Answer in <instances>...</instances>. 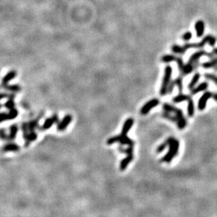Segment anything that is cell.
Segmentation results:
<instances>
[{"label":"cell","instance_id":"6da1fadb","mask_svg":"<svg viewBox=\"0 0 217 217\" xmlns=\"http://www.w3.org/2000/svg\"><path fill=\"white\" fill-rule=\"evenodd\" d=\"M207 43H209V45L211 46V47H214L215 45V43H216V38L211 35H207L205 37H204L201 42H198V43H187L183 47L179 45H174L172 47V51L175 54H183L187 50L191 49V48H193V49L202 48Z\"/></svg>","mask_w":217,"mask_h":217},{"label":"cell","instance_id":"7a4b0ae2","mask_svg":"<svg viewBox=\"0 0 217 217\" xmlns=\"http://www.w3.org/2000/svg\"><path fill=\"white\" fill-rule=\"evenodd\" d=\"M162 108L165 110L166 112H170V113H173L175 115L176 118H177V123L178 125V128L179 129H183L186 127L187 122H186V119L184 116L182 110L181 109L177 108V107L173 106V105H170L168 103H164L162 105Z\"/></svg>","mask_w":217,"mask_h":217},{"label":"cell","instance_id":"3957f363","mask_svg":"<svg viewBox=\"0 0 217 217\" xmlns=\"http://www.w3.org/2000/svg\"><path fill=\"white\" fill-rule=\"evenodd\" d=\"M167 141L168 142L170 150H169L168 153L161 159V162L170 163L178 154L180 144H179V141L173 137L168 138L167 139Z\"/></svg>","mask_w":217,"mask_h":217},{"label":"cell","instance_id":"277c9868","mask_svg":"<svg viewBox=\"0 0 217 217\" xmlns=\"http://www.w3.org/2000/svg\"><path fill=\"white\" fill-rule=\"evenodd\" d=\"M172 68L170 66H166L165 69V74H164L163 79H162V82L161 84V88H160V95L162 96H164L166 94L168 93V88L171 82V78H172Z\"/></svg>","mask_w":217,"mask_h":217},{"label":"cell","instance_id":"5b68a950","mask_svg":"<svg viewBox=\"0 0 217 217\" xmlns=\"http://www.w3.org/2000/svg\"><path fill=\"white\" fill-rule=\"evenodd\" d=\"M214 55V54L212 52L207 53L204 52V51H199V52L195 53V54H193V55L190 57L188 63L190 65H192V66H194L195 68V63L197 62L200 58L202 57V56H207V57L209 58H213Z\"/></svg>","mask_w":217,"mask_h":217},{"label":"cell","instance_id":"8992f818","mask_svg":"<svg viewBox=\"0 0 217 217\" xmlns=\"http://www.w3.org/2000/svg\"><path fill=\"white\" fill-rule=\"evenodd\" d=\"M159 104H160V100H159V99H152V100L148 101L143 105L142 107L141 108V111H140V112H141V113L143 114V115H144V114H147L150 112V110H152L153 108L158 106Z\"/></svg>","mask_w":217,"mask_h":217},{"label":"cell","instance_id":"52a82bcc","mask_svg":"<svg viewBox=\"0 0 217 217\" xmlns=\"http://www.w3.org/2000/svg\"><path fill=\"white\" fill-rule=\"evenodd\" d=\"M175 86H177L178 88H179V93H182L183 91V77L181 75L177 77V79L173 80L172 82H171L170 86H169L168 88V93H172L173 91L174 88Z\"/></svg>","mask_w":217,"mask_h":217},{"label":"cell","instance_id":"ba28073f","mask_svg":"<svg viewBox=\"0 0 217 217\" xmlns=\"http://www.w3.org/2000/svg\"><path fill=\"white\" fill-rule=\"evenodd\" d=\"M72 120H73V117H72L71 114H66L65 115V117H63L62 120L57 125V129L59 131H63L65 129H66V128L69 126V124H70Z\"/></svg>","mask_w":217,"mask_h":217},{"label":"cell","instance_id":"9c48e42d","mask_svg":"<svg viewBox=\"0 0 217 217\" xmlns=\"http://www.w3.org/2000/svg\"><path fill=\"white\" fill-rule=\"evenodd\" d=\"M213 93L210 91H207L200 98L198 101V109L200 110H203L206 107L207 102L210 98H212Z\"/></svg>","mask_w":217,"mask_h":217},{"label":"cell","instance_id":"30bf717a","mask_svg":"<svg viewBox=\"0 0 217 217\" xmlns=\"http://www.w3.org/2000/svg\"><path fill=\"white\" fill-rule=\"evenodd\" d=\"M134 119L131 118V117H129V118L126 119L124 122V124H123L122 128V131H121V135L122 136H125V135H127L128 132L130 131V129L132 127L133 124H134Z\"/></svg>","mask_w":217,"mask_h":217},{"label":"cell","instance_id":"8fae6325","mask_svg":"<svg viewBox=\"0 0 217 217\" xmlns=\"http://www.w3.org/2000/svg\"><path fill=\"white\" fill-rule=\"evenodd\" d=\"M133 160H134V154L127 155V156L121 160L120 163H119V170L121 171L125 170L127 168L128 165L132 162Z\"/></svg>","mask_w":217,"mask_h":217},{"label":"cell","instance_id":"7c38bea8","mask_svg":"<svg viewBox=\"0 0 217 217\" xmlns=\"http://www.w3.org/2000/svg\"><path fill=\"white\" fill-rule=\"evenodd\" d=\"M18 132V126L17 124H13L10 126L9 127V134H8V141H12L16 139L17 134Z\"/></svg>","mask_w":217,"mask_h":217},{"label":"cell","instance_id":"4fadbf2b","mask_svg":"<svg viewBox=\"0 0 217 217\" xmlns=\"http://www.w3.org/2000/svg\"><path fill=\"white\" fill-rule=\"evenodd\" d=\"M20 150V146L17 143H8L2 147L3 152H17Z\"/></svg>","mask_w":217,"mask_h":217},{"label":"cell","instance_id":"5bb4252c","mask_svg":"<svg viewBox=\"0 0 217 217\" xmlns=\"http://www.w3.org/2000/svg\"><path fill=\"white\" fill-rule=\"evenodd\" d=\"M16 75H17V73L16 70H10L2 77V80H1V84H8L10 81H11V80H13V79H14V78L16 77Z\"/></svg>","mask_w":217,"mask_h":217},{"label":"cell","instance_id":"9a60e30c","mask_svg":"<svg viewBox=\"0 0 217 217\" xmlns=\"http://www.w3.org/2000/svg\"><path fill=\"white\" fill-rule=\"evenodd\" d=\"M195 29L196 31V35L198 37H201L204 35V23L202 20H198L195 25Z\"/></svg>","mask_w":217,"mask_h":217},{"label":"cell","instance_id":"2e32d148","mask_svg":"<svg viewBox=\"0 0 217 217\" xmlns=\"http://www.w3.org/2000/svg\"><path fill=\"white\" fill-rule=\"evenodd\" d=\"M42 115H43V112H42L41 114H39V117H37V118L32 119V120L30 121V122L28 123V128L30 131H35L36 129H40V126H39V119L42 118Z\"/></svg>","mask_w":217,"mask_h":217},{"label":"cell","instance_id":"e0dca14e","mask_svg":"<svg viewBox=\"0 0 217 217\" xmlns=\"http://www.w3.org/2000/svg\"><path fill=\"white\" fill-rule=\"evenodd\" d=\"M1 87L5 90L11 91L12 93H17V92H19L21 90V87L18 84L10 85L8 84H1Z\"/></svg>","mask_w":217,"mask_h":217},{"label":"cell","instance_id":"ac0fdd59","mask_svg":"<svg viewBox=\"0 0 217 217\" xmlns=\"http://www.w3.org/2000/svg\"><path fill=\"white\" fill-rule=\"evenodd\" d=\"M121 135V134H120ZM119 143L122 146H134V141H133L131 138H130L127 135L125 136H122L121 135L120 140H119Z\"/></svg>","mask_w":217,"mask_h":217},{"label":"cell","instance_id":"d6986e66","mask_svg":"<svg viewBox=\"0 0 217 217\" xmlns=\"http://www.w3.org/2000/svg\"><path fill=\"white\" fill-rule=\"evenodd\" d=\"M208 86H209V84H208V83L206 82L201 83L199 86H197V87H194L193 89L190 90L191 94L195 95L196 93H199V92L204 91V90H206L207 89Z\"/></svg>","mask_w":217,"mask_h":217},{"label":"cell","instance_id":"ffe728a7","mask_svg":"<svg viewBox=\"0 0 217 217\" xmlns=\"http://www.w3.org/2000/svg\"><path fill=\"white\" fill-rule=\"evenodd\" d=\"M55 124V122H54V119L52 117H48L45 119L44 122L43 123L42 126H40V130H48V129H50L52 126Z\"/></svg>","mask_w":217,"mask_h":217},{"label":"cell","instance_id":"44dd1931","mask_svg":"<svg viewBox=\"0 0 217 217\" xmlns=\"http://www.w3.org/2000/svg\"><path fill=\"white\" fill-rule=\"evenodd\" d=\"M37 138V134L35 132V131H30L29 133L28 137H27L26 139L25 140V147H28L30 146V143L33 142V141H35Z\"/></svg>","mask_w":217,"mask_h":217},{"label":"cell","instance_id":"7402d4cb","mask_svg":"<svg viewBox=\"0 0 217 217\" xmlns=\"http://www.w3.org/2000/svg\"><path fill=\"white\" fill-rule=\"evenodd\" d=\"M191 97L190 96L184 95V94H182V93H179L177 96H176L175 98H173V102L178 103H181V102H183V101H186H186H188V100Z\"/></svg>","mask_w":217,"mask_h":217},{"label":"cell","instance_id":"603a6c76","mask_svg":"<svg viewBox=\"0 0 217 217\" xmlns=\"http://www.w3.org/2000/svg\"><path fill=\"white\" fill-rule=\"evenodd\" d=\"M195 112V105L194 102L192 98H190L188 100V114L189 117H193Z\"/></svg>","mask_w":217,"mask_h":217},{"label":"cell","instance_id":"cb8c5ba5","mask_svg":"<svg viewBox=\"0 0 217 217\" xmlns=\"http://www.w3.org/2000/svg\"><path fill=\"white\" fill-rule=\"evenodd\" d=\"M20 129H21L22 133H23V137L24 138V140H25L27 138V137H28L29 133H30V130H29L28 123L25 122H23L21 124Z\"/></svg>","mask_w":217,"mask_h":217},{"label":"cell","instance_id":"d4e9b609","mask_svg":"<svg viewBox=\"0 0 217 217\" xmlns=\"http://www.w3.org/2000/svg\"><path fill=\"white\" fill-rule=\"evenodd\" d=\"M200 77V73H196V74L194 75L193 79L191 80L190 82L188 84V89L190 90L193 89L194 88L196 84H197L198 82V81H199Z\"/></svg>","mask_w":217,"mask_h":217},{"label":"cell","instance_id":"484cf974","mask_svg":"<svg viewBox=\"0 0 217 217\" xmlns=\"http://www.w3.org/2000/svg\"><path fill=\"white\" fill-rule=\"evenodd\" d=\"M176 59H177V57H176L174 55H172V54H167V55H164L162 57L161 61L163 63H171L173 62V61H176Z\"/></svg>","mask_w":217,"mask_h":217},{"label":"cell","instance_id":"4316f807","mask_svg":"<svg viewBox=\"0 0 217 217\" xmlns=\"http://www.w3.org/2000/svg\"><path fill=\"white\" fill-rule=\"evenodd\" d=\"M8 120H13L16 119L18 115V110L16 108H12L8 112Z\"/></svg>","mask_w":217,"mask_h":217},{"label":"cell","instance_id":"83f0119b","mask_svg":"<svg viewBox=\"0 0 217 217\" xmlns=\"http://www.w3.org/2000/svg\"><path fill=\"white\" fill-rule=\"evenodd\" d=\"M217 66V57L211 61H209V62H206L202 63V66L204 68H206V69H208V68H211L215 67V66Z\"/></svg>","mask_w":217,"mask_h":217},{"label":"cell","instance_id":"f1b7e54d","mask_svg":"<svg viewBox=\"0 0 217 217\" xmlns=\"http://www.w3.org/2000/svg\"><path fill=\"white\" fill-rule=\"evenodd\" d=\"M120 138H121V135H116V136L110 137L106 141L107 145H108V146H111V145L114 144V143H119V140H120Z\"/></svg>","mask_w":217,"mask_h":217},{"label":"cell","instance_id":"f546056e","mask_svg":"<svg viewBox=\"0 0 217 217\" xmlns=\"http://www.w3.org/2000/svg\"><path fill=\"white\" fill-rule=\"evenodd\" d=\"M15 102L13 99H8L7 101H6L4 104V106L5 108L8 109V110H11L12 108L15 107Z\"/></svg>","mask_w":217,"mask_h":217},{"label":"cell","instance_id":"4dcf8cb0","mask_svg":"<svg viewBox=\"0 0 217 217\" xmlns=\"http://www.w3.org/2000/svg\"><path fill=\"white\" fill-rule=\"evenodd\" d=\"M169 144H168V142L167 141V140L165 141L164 143H162V144H160V146H159L158 148H157V153H162V151H163L166 148H167V146H168Z\"/></svg>","mask_w":217,"mask_h":217},{"label":"cell","instance_id":"1f68e13d","mask_svg":"<svg viewBox=\"0 0 217 217\" xmlns=\"http://www.w3.org/2000/svg\"><path fill=\"white\" fill-rule=\"evenodd\" d=\"M204 77L207 79L211 80L214 82L216 84H217V76L216 75H214L213 74H205L204 75Z\"/></svg>","mask_w":217,"mask_h":217},{"label":"cell","instance_id":"d6a6232c","mask_svg":"<svg viewBox=\"0 0 217 217\" xmlns=\"http://www.w3.org/2000/svg\"><path fill=\"white\" fill-rule=\"evenodd\" d=\"M176 62L177 63V65H178V67H179V71H181L183 69V68L184 67V66H185V65H184V61H183L181 58H177V59H176Z\"/></svg>","mask_w":217,"mask_h":217},{"label":"cell","instance_id":"836d02e7","mask_svg":"<svg viewBox=\"0 0 217 217\" xmlns=\"http://www.w3.org/2000/svg\"><path fill=\"white\" fill-rule=\"evenodd\" d=\"M122 153H125L126 155L134 154V146H128L126 148H124Z\"/></svg>","mask_w":217,"mask_h":217},{"label":"cell","instance_id":"e575fe53","mask_svg":"<svg viewBox=\"0 0 217 217\" xmlns=\"http://www.w3.org/2000/svg\"><path fill=\"white\" fill-rule=\"evenodd\" d=\"M191 38H192V33L190 32H186L182 36V39L184 41H189Z\"/></svg>","mask_w":217,"mask_h":217},{"label":"cell","instance_id":"d590c367","mask_svg":"<svg viewBox=\"0 0 217 217\" xmlns=\"http://www.w3.org/2000/svg\"><path fill=\"white\" fill-rule=\"evenodd\" d=\"M1 138L2 140H7L8 139V134H6V131L4 128H1Z\"/></svg>","mask_w":217,"mask_h":217},{"label":"cell","instance_id":"8d00e7d4","mask_svg":"<svg viewBox=\"0 0 217 217\" xmlns=\"http://www.w3.org/2000/svg\"><path fill=\"white\" fill-rule=\"evenodd\" d=\"M8 120V114L5 112H2L1 113V122Z\"/></svg>","mask_w":217,"mask_h":217},{"label":"cell","instance_id":"74e56055","mask_svg":"<svg viewBox=\"0 0 217 217\" xmlns=\"http://www.w3.org/2000/svg\"><path fill=\"white\" fill-rule=\"evenodd\" d=\"M52 118L54 119V122H55V124H59V123L60 122L59 121V115H58V114L56 113H54V114L52 115Z\"/></svg>","mask_w":217,"mask_h":217},{"label":"cell","instance_id":"f35d334b","mask_svg":"<svg viewBox=\"0 0 217 217\" xmlns=\"http://www.w3.org/2000/svg\"><path fill=\"white\" fill-rule=\"evenodd\" d=\"M8 96H9V93H4V92H2L1 93V99H4L5 98H8Z\"/></svg>","mask_w":217,"mask_h":217},{"label":"cell","instance_id":"ab89813d","mask_svg":"<svg viewBox=\"0 0 217 217\" xmlns=\"http://www.w3.org/2000/svg\"><path fill=\"white\" fill-rule=\"evenodd\" d=\"M212 98H213L214 100H216V101H217V93H213Z\"/></svg>","mask_w":217,"mask_h":217},{"label":"cell","instance_id":"60d3db41","mask_svg":"<svg viewBox=\"0 0 217 217\" xmlns=\"http://www.w3.org/2000/svg\"><path fill=\"white\" fill-rule=\"evenodd\" d=\"M212 53H213L214 54V55H215V54H216V55H217V48H216V49H214V50L212 51Z\"/></svg>","mask_w":217,"mask_h":217},{"label":"cell","instance_id":"b9f144b4","mask_svg":"<svg viewBox=\"0 0 217 217\" xmlns=\"http://www.w3.org/2000/svg\"><path fill=\"white\" fill-rule=\"evenodd\" d=\"M216 70H217V68H216Z\"/></svg>","mask_w":217,"mask_h":217}]
</instances>
